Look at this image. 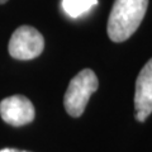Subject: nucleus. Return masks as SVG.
<instances>
[{
	"mask_svg": "<svg viewBox=\"0 0 152 152\" xmlns=\"http://www.w3.org/2000/svg\"><path fill=\"white\" fill-rule=\"evenodd\" d=\"M136 119L145 122L152 113V58L142 67L136 80Z\"/></svg>",
	"mask_w": 152,
	"mask_h": 152,
	"instance_id": "obj_5",
	"label": "nucleus"
},
{
	"mask_svg": "<svg viewBox=\"0 0 152 152\" xmlns=\"http://www.w3.org/2000/svg\"><path fill=\"white\" fill-rule=\"evenodd\" d=\"M34 115L32 102L23 95H13L0 102V117L10 126H26L34 119Z\"/></svg>",
	"mask_w": 152,
	"mask_h": 152,
	"instance_id": "obj_4",
	"label": "nucleus"
},
{
	"mask_svg": "<svg viewBox=\"0 0 152 152\" xmlns=\"http://www.w3.org/2000/svg\"><path fill=\"white\" fill-rule=\"evenodd\" d=\"M5 3H8V0H0V5H1V4H5Z\"/></svg>",
	"mask_w": 152,
	"mask_h": 152,
	"instance_id": "obj_8",
	"label": "nucleus"
},
{
	"mask_svg": "<svg viewBox=\"0 0 152 152\" xmlns=\"http://www.w3.org/2000/svg\"><path fill=\"white\" fill-rule=\"evenodd\" d=\"M45 48L43 36L36 28L22 26L17 28L9 41V55L15 60H33L38 57Z\"/></svg>",
	"mask_w": 152,
	"mask_h": 152,
	"instance_id": "obj_3",
	"label": "nucleus"
},
{
	"mask_svg": "<svg viewBox=\"0 0 152 152\" xmlns=\"http://www.w3.org/2000/svg\"><path fill=\"white\" fill-rule=\"evenodd\" d=\"M99 81L95 72L84 69L70 81L64 96L65 109L71 117L77 118L84 113L90 96L98 90Z\"/></svg>",
	"mask_w": 152,
	"mask_h": 152,
	"instance_id": "obj_2",
	"label": "nucleus"
},
{
	"mask_svg": "<svg viewBox=\"0 0 152 152\" xmlns=\"http://www.w3.org/2000/svg\"><path fill=\"white\" fill-rule=\"evenodd\" d=\"M148 0H115L108 19V36L113 42L127 41L140 27Z\"/></svg>",
	"mask_w": 152,
	"mask_h": 152,
	"instance_id": "obj_1",
	"label": "nucleus"
},
{
	"mask_svg": "<svg viewBox=\"0 0 152 152\" xmlns=\"http://www.w3.org/2000/svg\"><path fill=\"white\" fill-rule=\"evenodd\" d=\"M98 4V0H62V8L70 18H79Z\"/></svg>",
	"mask_w": 152,
	"mask_h": 152,
	"instance_id": "obj_6",
	"label": "nucleus"
},
{
	"mask_svg": "<svg viewBox=\"0 0 152 152\" xmlns=\"http://www.w3.org/2000/svg\"><path fill=\"white\" fill-rule=\"evenodd\" d=\"M0 152H27V151H20L15 148H3V150H0Z\"/></svg>",
	"mask_w": 152,
	"mask_h": 152,
	"instance_id": "obj_7",
	"label": "nucleus"
}]
</instances>
